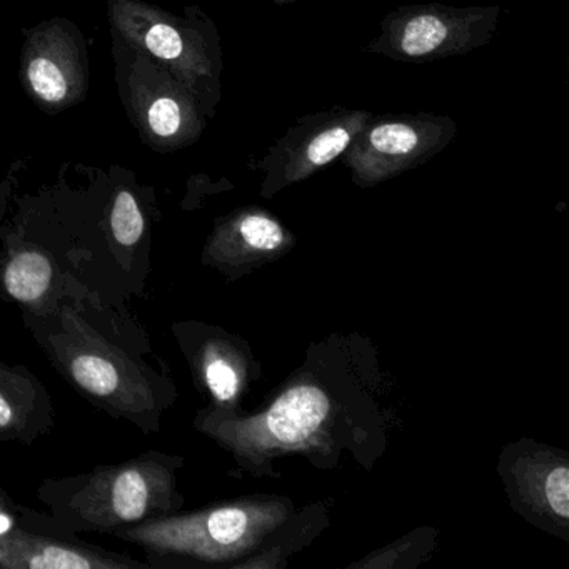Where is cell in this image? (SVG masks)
Segmentation results:
<instances>
[{
    "instance_id": "6da1fadb",
    "label": "cell",
    "mask_w": 569,
    "mask_h": 569,
    "mask_svg": "<svg viewBox=\"0 0 569 569\" xmlns=\"http://www.w3.org/2000/svg\"><path fill=\"white\" fill-rule=\"evenodd\" d=\"M499 18V6H402L382 19L381 31L369 42L368 52L415 64L465 56L491 42Z\"/></svg>"
},
{
    "instance_id": "7a4b0ae2",
    "label": "cell",
    "mask_w": 569,
    "mask_h": 569,
    "mask_svg": "<svg viewBox=\"0 0 569 569\" xmlns=\"http://www.w3.org/2000/svg\"><path fill=\"white\" fill-rule=\"evenodd\" d=\"M456 134L458 126L446 116H372L342 158L355 184L375 188L431 161L451 144Z\"/></svg>"
},
{
    "instance_id": "3957f363",
    "label": "cell",
    "mask_w": 569,
    "mask_h": 569,
    "mask_svg": "<svg viewBox=\"0 0 569 569\" xmlns=\"http://www.w3.org/2000/svg\"><path fill=\"white\" fill-rule=\"evenodd\" d=\"M371 118L366 109L348 108L328 109L302 118L259 162L261 194L272 198L338 161Z\"/></svg>"
},
{
    "instance_id": "277c9868",
    "label": "cell",
    "mask_w": 569,
    "mask_h": 569,
    "mask_svg": "<svg viewBox=\"0 0 569 569\" xmlns=\"http://www.w3.org/2000/svg\"><path fill=\"white\" fill-rule=\"evenodd\" d=\"M286 511L276 502L224 506L206 515L171 519L142 529L141 539L166 549L206 559L234 558L258 545L284 521Z\"/></svg>"
},
{
    "instance_id": "5b68a950",
    "label": "cell",
    "mask_w": 569,
    "mask_h": 569,
    "mask_svg": "<svg viewBox=\"0 0 569 569\" xmlns=\"http://www.w3.org/2000/svg\"><path fill=\"white\" fill-rule=\"evenodd\" d=\"M329 412L331 401L321 389L296 386L268 412L246 421L239 435L246 445L256 448H295L319 431Z\"/></svg>"
},
{
    "instance_id": "8992f818",
    "label": "cell",
    "mask_w": 569,
    "mask_h": 569,
    "mask_svg": "<svg viewBox=\"0 0 569 569\" xmlns=\"http://www.w3.org/2000/svg\"><path fill=\"white\" fill-rule=\"evenodd\" d=\"M226 234L244 256H274L288 248L291 234L278 219L261 209H244L226 228Z\"/></svg>"
},
{
    "instance_id": "52a82bcc",
    "label": "cell",
    "mask_w": 569,
    "mask_h": 569,
    "mask_svg": "<svg viewBox=\"0 0 569 569\" xmlns=\"http://www.w3.org/2000/svg\"><path fill=\"white\" fill-rule=\"evenodd\" d=\"M52 278L51 262L38 252L19 254L6 269V288L19 301L41 298Z\"/></svg>"
},
{
    "instance_id": "ba28073f",
    "label": "cell",
    "mask_w": 569,
    "mask_h": 569,
    "mask_svg": "<svg viewBox=\"0 0 569 569\" xmlns=\"http://www.w3.org/2000/svg\"><path fill=\"white\" fill-rule=\"evenodd\" d=\"M116 512L124 521H136L148 506V485L138 471H126L119 476L112 491Z\"/></svg>"
},
{
    "instance_id": "9c48e42d",
    "label": "cell",
    "mask_w": 569,
    "mask_h": 569,
    "mask_svg": "<svg viewBox=\"0 0 569 569\" xmlns=\"http://www.w3.org/2000/svg\"><path fill=\"white\" fill-rule=\"evenodd\" d=\"M72 375L76 381L92 395H112L119 385L114 366L98 356H81L76 359L72 362Z\"/></svg>"
},
{
    "instance_id": "30bf717a",
    "label": "cell",
    "mask_w": 569,
    "mask_h": 569,
    "mask_svg": "<svg viewBox=\"0 0 569 569\" xmlns=\"http://www.w3.org/2000/svg\"><path fill=\"white\" fill-rule=\"evenodd\" d=\"M536 481V488L539 489L538 498L542 505L549 509V512L561 519H568L569 516V469L565 462L552 465L546 469Z\"/></svg>"
},
{
    "instance_id": "8fae6325",
    "label": "cell",
    "mask_w": 569,
    "mask_h": 569,
    "mask_svg": "<svg viewBox=\"0 0 569 569\" xmlns=\"http://www.w3.org/2000/svg\"><path fill=\"white\" fill-rule=\"evenodd\" d=\"M28 74L32 89L42 101L56 104L68 96V81L56 62L46 58L34 59L29 64Z\"/></svg>"
},
{
    "instance_id": "7c38bea8",
    "label": "cell",
    "mask_w": 569,
    "mask_h": 569,
    "mask_svg": "<svg viewBox=\"0 0 569 569\" xmlns=\"http://www.w3.org/2000/svg\"><path fill=\"white\" fill-rule=\"evenodd\" d=\"M112 232L122 246H132L141 239L144 231V219L139 211L138 202L129 192H121L116 199L112 211Z\"/></svg>"
},
{
    "instance_id": "4fadbf2b",
    "label": "cell",
    "mask_w": 569,
    "mask_h": 569,
    "mask_svg": "<svg viewBox=\"0 0 569 569\" xmlns=\"http://www.w3.org/2000/svg\"><path fill=\"white\" fill-rule=\"evenodd\" d=\"M184 124V108L176 99H158L149 109V126L159 138H174Z\"/></svg>"
},
{
    "instance_id": "5bb4252c",
    "label": "cell",
    "mask_w": 569,
    "mask_h": 569,
    "mask_svg": "<svg viewBox=\"0 0 569 569\" xmlns=\"http://www.w3.org/2000/svg\"><path fill=\"white\" fill-rule=\"evenodd\" d=\"M206 381L219 401H231L239 389V378L231 362L221 356H211L206 362Z\"/></svg>"
},
{
    "instance_id": "9a60e30c",
    "label": "cell",
    "mask_w": 569,
    "mask_h": 569,
    "mask_svg": "<svg viewBox=\"0 0 569 569\" xmlns=\"http://www.w3.org/2000/svg\"><path fill=\"white\" fill-rule=\"evenodd\" d=\"M31 568H92L94 562L76 552L61 548H48L29 561Z\"/></svg>"
},
{
    "instance_id": "2e32d148",
    "label": "cell",
    "mask_w": 569,
    "mask_h": 569,
    "mask_svg": "<svg viewBox=\"0 0 569 569\" xmlns=\"http://www.w3.org/2000/svg\"><path fill=\"white\" fill-rule=\"evenodd\" d=\"M12 419V409L11 406L8 405V401H6L2 396H0V428L2 426L9 425Z\"/></svg>"
},
{
    "instance_id": "e0dca14e",
    "label": "cell",
    "mask_w": 569,
    "mask_h": 569,
    "mask_svg": "<svg viewBox=\"0 0 569 569\" xmlns=\"http://www.w3.org/2000/svg\"><path fill=\"white\" fill-rule=\"evenodd\" d=\"M12 528V519L8 515H0V535H6Z\"/></svg>"
},
{
    "instance_id": "ac0fdd59",
    "label": "cell",
    "mask_w": 569,
    "mask_h": 569,
    "mask_svg": "<svg viewBox=\"0 0 569 569\" xmlns=\"http://www.w3.org/2000/svg\"><path fill=\"white\" fill-rule=\"evenodd\" d=\"M271 2H274V4H291L295 0H271Z\"/></svg>"
}]
</instances>
